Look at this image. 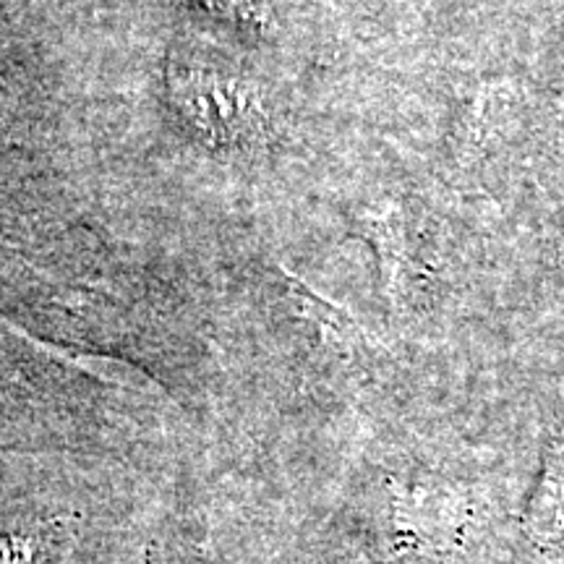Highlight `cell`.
Returning a JSON list of instances; mask_svg holds the SVG:
<instances>
[{"label":"cell","instance_id":"3957f363","mask_svg":"<svg viewBox=\"0 0 564 564\" xmlns=\"http://www.w3.org/2000/svg\"><path fill=\"white\" fill-rule=\"evenodd\" d=\"M0 564H30V549L19 539H0Z\"/></svg>","mask_w":564,"mask_h":564},{"label":"cell","instance_id":"7a4b0ae2","mask_svg":"<svg viewBox=\"0 0 564 564\" xmlns=\"http://www.w3.org/2000/svg\"><path fill=\"white\" fill-rule=\"evenodd\" d=\"M196 121L220 144H243L264 131V110L259 95L246 84L204 76L186 91Z\"/></svg>","mask_w":564,"mask_h":564},{"label":"cell","instance_id":"6da1fadb","mask_svg":"<svg viewBox=\"0 0 564 564\" xmlns=\"http://www.w3.org/2000/svg\"><path fill=\"white\" fill-rule=\"evenodd\" d=\"M358 225L377 251L382 291L394 303H403L421 291L426 282V267L405 209L398 202H384L364 212Z\"/></svg>","mask_w":564,"mask_h":564}]
</instances>
